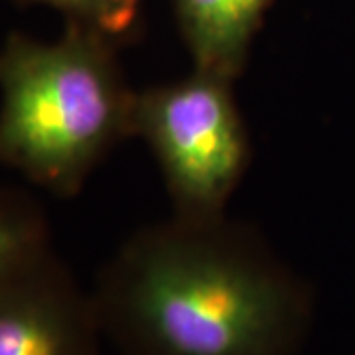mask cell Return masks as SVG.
I'll list each match as a JSON object with an SVG mask.
<instances>
[{"label":"cell","mask_w":355,"mask_h":355,"mask_svg":"<svg viewBox=\"0 0 355 355\" xmlns=\"http://www.w3.org/2000/svg\"><path fill=\"white\" fill-rule=\"evenodd\" d=\"M121 355H300L314 292L251 225L227 214L137 229L91 288Z\"/></svg>","instance_id":"1"},{"label":"cell","mask_w":355,"mask_h":355,"mask_svg":"<svg viewBox=\"0 0 355 355\" xmlns=\"http://www.w3.org/2000/svg\"><path fill=\"white\" fill-rule=\"evenodd\" d=\"M135 97L111 36L77 22L53 40L14 32L0 44V166L76 196L135 137Z\"/></svg>","instance_id":"2"},{"label":"cell","mask_w":355,"mask_h":355,"mask_svg":"<svg viewBox=\"0 0 355 355\" xmlns=\"http://www.w3.org/2000/svg\"><path fill=\"white\" fill-rule=\"evenodd\" d=\"M235 79L193 69L137 91L135 137L148 144L174 214H225L251 160Z\"/></svg>","instance_id":"3"},{"label":"cell","mask_w":355,"mask_h":355,"mask_svg":"<svg viewBox=\"0 0 355 355\" xmlns=\"http://www.w3.org/2000/svg\"><path fill=\"white\" fill-rule=\"evenodd\" d=\"M91 291L51 251L0 282V355H101Z\"/></svg>","instance_id":"4"},{"label":"cell","mask_w":355,"mask_h":355,"mask_svg":"<svg viewBox=\"0 0 355 355\" xmlns=\"http://www.w3.org/2000/svg\"><path fill=\"white\" fill-rule=\"evenodd\" d=\"M191 67L237 79L268 0H174Z\"/></svg>","instance_id":"5"},{"label":"cell","mask_w":355,"mask_h":355,"mask_svg":"<svg viewBox=\"0 0 355 355\" xmlns=\"http://www.w3.org/2000/svg\"><path fill=\"white\" fill-rule=\"evenodd\" d=\"M48 217L32 196L0 188V282L50 254Z\"/></svg>","instance_id":"6"},{"label":"cell","mask_w":355,"mask_h":355,"mask_svg":"<svg viewBox=\"0 0 355 355\" xmlns=\"http://www.w3.org/2000/svg\"><path fill=\"white\" fill-rule=\"evenodd\" d=\"M64 14L67 22L95 28L111 38L127 36L139 14L140 0H26Z\"/></svg>","instance_id":"7"}]
</instances>
